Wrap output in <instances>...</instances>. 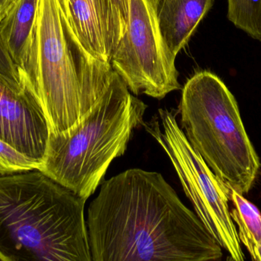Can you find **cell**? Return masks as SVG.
Returning a JSON list of instances; mask_svg holds the SVG:
<instances>
[{
    "instance_id": "17",
    "label": "cell",
    "mask_w": 261,
    "mask_h": 261,
    "mask_svg": "<svg viewBox=\"0 0 261 261\" xmlns=\"http://www.w3.org/2000/svg\"><path fill=\"white\" fill-rule=\"evenodd\" d=\"M16 0H0V23L12 9Z\"/></svg>"
},
{
    "instance_id": "10",
    "label": "cell",
    "mask_w": 261,
    "mask_h": 261,
    "mask_svg": "<svg viewBox=\"0 0 261 261\" xmlns=\"http://www.w3.org/2000/svg\"><path fill=\"white\" fill-rule=\"evenodd\" d=\"M72 30L93 56L110 62L102 0H58Z\"/></svg>"
},
{
    "instance_id": "11",
    "label": "cell",
    "mask_w": 261,
    "mask_h": 261,
    "mask_svg": "<svg viewBox=\"0 0 261 261\" xmlns=\"http://www.w3.org/2000/svg\"><path fill=\"white\" fill-rule=\"evenodd\" d=\"M38 0H16L0 23V38L18 68L22 67L30 45Z\"/></svg>"
},
{
    "instance_id": "16",
    "label": "cell",
    "mask_w": 261,
    "mask_h": 261,
    "mask_svg": "<svg viewBox=\"0 0 261 261\" xmlns=\"http://www.w3.org/2000/svg\"><path fill=\"white\" fill-rule=\"evenodd\" d=\"M0 76L15 90H25L20 80L18 67L12 61L6 46L0 38Z\"/></svg>"
},
{
    "instance_id": "5",
    "label": "cell",
    "mask_w": 261,
    "mask_h": 261,
    "mask_svg": "<svg viewBox=\"0 0 261 261\" xmlns=\"http://www.w3.org/2000/svg\"><path fill=\"white\" fill-rule=\"evenodd\" d=\"M179 113L187 140L219 180L241 194L249 193L260 159L225 83L207 70L195 74L182 88Z\"/></svg>"
},
{
    "instance_id": "7",
    "label": "cell",
    "mask_w": 261,
    "mask_h": 261,
    "mask_svg": "<svg viewBox=\"0 0 261 261\" xmlns=\"http://www.w3.org/2000/svg\"><path fill=\"white\" fill-rule=\"evenodd\" d=\"M158 0H130L128 25L110 59L113 72L133 94L163 99L181 89L176 57L167 47L158 18Z\"/></svg>"
},
{
    "instance_id": "9",
    "label": "cell",
    "mask_w": 261,
    "mask_h": 261,
    "mask_svg": "<svg viewBox=\"0 0 261 261\" xmlns=\"http://www.w3.org/2000/svg\"><path fill=\"white\" fill-rule=\"evenodd\" d=\"M213 3L214 0H158L160 29L175 57L187 45Z\"/></svg>"
},
{
    "instance_id": "4",
    "label": "cell",
    "mask_w": 261,
    "mask_h": 261,
    "mask_svg": "<svg viewBox=\"0 0 261 261\" xmlns=\"http://www.w3.org/2000/svg\"><path fill=\"white\" fill-rule=\"evenodd\" d=\"M147 107L113 72L98 102L77 125L50 133L38 170L87 201L110 164L125 154L134 130L142 126Z\"/></svg>"
},
{
    "instance_id": "1",
    "label": "cell",
    "mask_w": 261,
    "mask_h": 261,
    "mask_svg": "<svg viewBox=\"0 0 261 261\" xmlns=\"http://www.w3.org/2000/svg\"><path fill=\"white\" fill-rule=\"evenodd\" d=\"M92 261H208L222 248L161 173L130 169L100 186L87 219Z\"/></svg>"
},
{
    "instance_id": "2",
    "label": "cell",
    "mask_w": 261,
    "mask_h": 261,
    "mask_svg": "<svg viewBox=\"0 0 261 261\" xmlns=\"http://www.w3.org/2000/svg\"><path fill=\"white\" fill-rule=\"evenodd\" d=\"M23 87L44 110L51 133L77 125L94 107L113 76L110 62L90 54L75 35L58 0H38Z\"/></svg>"
},
{
    "instance_id": "15",
    "label": "cell",
    "mask_w": 261,
    "mask_h": 261,
    "mask_svg": "<svg viewBox=\"0 0 261 261\" xmlns=\"http://www.w3.org/2000/svg\"><path fill=\"white\" fill-rule=\"evenodd\" d=\"M41 162L15 150L0 139V175L39 170Z\"/></svg>"
},
{
    "instance_id": "13",
    "label": "cell",
    "mask_w": 261,
    "mask_h": 261,
    "mask_svg": "<svg viewBox=\"0 0 261 261\" xmlns=\"http://www.w3.org/2000/svg\"><path fill=\"white\" fill-rule=\"evenodd\" d=\"M228 3L229 21L261 41V0H228Z\"/></svg>"
},
{
    "instance_id": "8",
    "label": "cell",
    "mask_w": 261,
    "mask_h": 261,
    "mask_svg": "<svg viewBox=\"0 0 261 261\" xmlns=\"http://www.w3.org/2000/svg\"><path fill=\"white\" fill-rule=\"evenodd\" d=\"M50 133L44 110L33 94L26 88L15 90L0 76V139L41 162Z\"/></svg>"
},
{
    "instance_id": "6",
    "label": "cell",
    "mask_w": 261,
    "mask_h": 261,
    "mask_svg": "<svg viewBox=\"0 0 261 261\" xmlns=\"http://www.w3.org/2000/svg\"><path fill=\"white\" fill-rule=\"evenodd\" d=\"M176 110L159 109L158 116L144 121V130L167 154L196 214L231 260L243 261L237 228L229 208V188L222 183L193 150L176 120Z\"/></svg>"
},
{
    "instance_id": "12",
    "label": "cell",
    "mask_w": 261,
    "mask_h": 261,
    "mask_svg": "<svg viewBox=\"0 0 261 261\" xmlns=\"http://www.w3.org/2000/svg\"><path fill=\"white\" fill-rule=\"evenodd\" d=\"M229 199L234 205L231 216L237 228L240 242L248 250L252 260L261 261L260 211L234 188H229Z\"/></svg>"
},
{
    "instance_id": "3",
    "label": "cell",
    "mask_w": 261,
    "mask_h": 261,
    "mask_svg": "<svg viewBox=\"0 0 261 261\" xmlns=\"http://www.w3.org/2000/svg\"><path fill=\"white\" fill-rule=\"evenodd\" d=\"M86 202L38 170L0 175V260L92 261Z\"/></svg>"
},
{
    "instance_id": "14",
    "label": "cell",
    "mask_w": 261,
    "mask_h": 261,
    "mask_svg": "<svg viewBox=\"0 0 261 261\" xmlns=\"http://www.w3.org/2000/svg\"><path fill=\"white\" fill-rule=\"evenodd\" d=\"M107 32V53L111 59L123 36L129 15L130 0H102Z\"/></svg>"
}]
</instances>
